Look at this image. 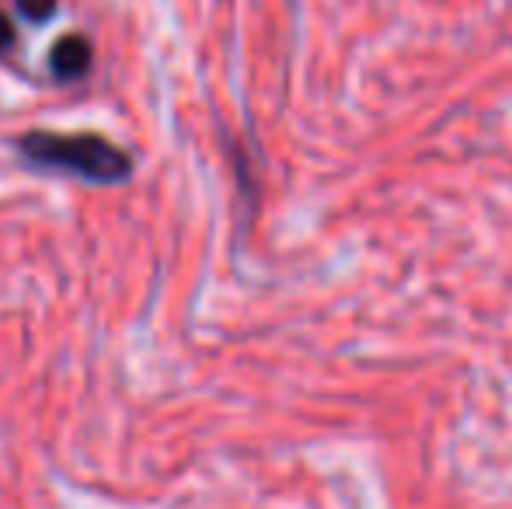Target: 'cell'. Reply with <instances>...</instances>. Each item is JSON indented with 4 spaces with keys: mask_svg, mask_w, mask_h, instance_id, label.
Instances as JSON below:
<instances>
[{
    "mask_svg": "<svg viewBox=\"0 0 512 509\" xmlns=\"http://www.w3.org/2000/svg\"><path fill=\"white\" fill-rule=\"evenodd\" d=\"M25 161L84 178L91 185H119L133 175V157L98 133H49L35 129L18 140Z\"/></svg>",
    "mask_w": 512,
    "mask_h": 509,
    "instance_id": "6da1fadb",
    "label": "cell"
},
{
    "mask_svg": "<svg viewBox=\"0 0 512 509\" xmlns=\"http://www.w3.org/2000/svg\"><path fill=\"white\" fill-rule=\"evenodd\" d=\"M14 42H18V32H14L11 18H7V14H0V56L11 53Z\"/></svg>",
    "mask_w": 512,
    "mask_h": 509,
    "instance_id": "277c9868",
    "label": "cell"
},
{
    "mask_svg": "<svg viewBox=\"0 0 512 509\" xmlns=\"http://www.w3.org/2000/svg\"><path fill=\"white\" fill-rule=\"evenodd\" d=\"M18 14L32 25H42L56 14V0H18Z\"/></svg>",
    "mask_w": 512,
    "mask_h": 509,
    "instance_id": "3957f363",
    "label": "cell"
},
{
    "mask_svg": "<svg viewBox=\"0 0 512 509\" xmlns=\"http://www.w3.org/2000/svg\"><path fill=\"white\" fill-rule=\"evenodd\" d=\"M88 67H91V42L84 35H63L53 46V53H49V70L63 84L81 81L88 74Z\"/></svg>",
    "mask_w": 512,
    "mask_h": 509,
    "instance_id": "7a4b0ae2",
    "label": "cell"
}]
</instances>
